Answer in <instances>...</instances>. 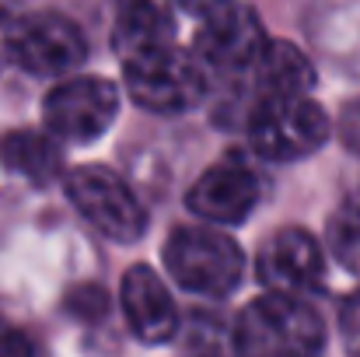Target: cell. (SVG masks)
I'll return each mask as SVG.
<instances>
[{"mask_svg":"<svg viewBox=\"0 0 360 357\" xmlns=\"http://www.w3.org/2000/svg\"><path fill=\"white\" fill-rule=\"evenodd\" d=\"M255 273L269 291L297 294L322 280L326 259H322L319 242L304 228H283L262 242V249L255 256Z\"/></svg>","mask_w":360,"mask_h":357,"instance_id":"cell-9","label":"cell"},{"mask_svg":"<svg viewBox=\"0 0 360 357\" xmlns=\"http://www.w3.org/2000/svg\"><path fill=\"white\" fill-rule=\"evenodd\" d=\"M245 77L255 95V106H262L276 99H304L315 84V67L294 42H266Z\"/></svg>","mask_w":360,"mask_h":357,"instance_id":"cell-12","label":"cell"},{"mask_svg":"<svg viewBox=\"0 0 360 357\" xmlns=\"http://www.w3.org/2000/svg\"><path fill=\"white\" fill-rule=\"evenodd\" d=\"M126 88L136 106L150 113H186L207 92V67L175 46H161L122 60Z\"/></svg>","mask_w":360,"mask_h":357,"instance_id":"cell-2","label":"cell"},{"mask_svg":"<svg viewBox=\"0 0 360 357\" xmlns=\"http://www.w3.org/2000/svg\"><path fill=\"white\" fill-rule=\"evenodd\" d=\"M0 165L28 182H49L60 175V147L42 137V133H32V130H14L4 137L0 144Z\"/></svg>","mask_w":360,"mask_h":357,"instance_id":"cell-14","label":"cell"},{"mask_svg":"<svg viewBox=\"0 0 360 357\" xmlns=\"http://www.w3.org/2000/svg\"><path fill=\"white\" fill-rule=\"evenodd\" d=\"M175 4H182L189 14H196V18H210L214 11H221L228 0H175Z\"/></svg>","mask_w":360,"mask_h":357,"instance_id":"cell-20","label":"cell"},{"mask_svg":"<svg viewBox=\"0 0 360 357\" xmlns=\"http://www.w3.org/2000/svg\"><path fill=\"white\" fill-rule=\"evenodd\" d=\"M4 53L28 74L56 77L88 56L81 28L63 14H25L4 28Z\"/></svg>","mask_w":360,"mask_h":357,"instance_id":"cell-5","label":"cell"},{"mask_svg":"<svg viewBox=\"0 0 360 357\" xmlns=\"http://www.w3.org/2000/svg\"><path fill=\"white\" fill-rule=\"evenodd\" d=\"M105 305H109V298H105L102 287H77V291L67 298V308H70L74 315H84V319H98V315L105 312Z\"/></svg>","mask_w":360,"mask_h":357,"instance_id":"cell-16","label":"cell"},{"mask_svg":"<svg viewBox=\"0 0 360 357\" xmlns=\"http://www.w3.org/2000/svg\"><path fill=\"white\" fill-rule=\"evenodd\" d=\"M122 315L136 340L143 344H165L179 330V308L161 284V277L150 266H129L120 287Z\"/></svg>","mask_w":360,"mask_h":357,"instance_id":"cell-11","label":"cell"},{"mask_svg":"<svg viewBox=\"0 0 360 357\" xmlns=\"http://www.w3.org/2000/svg\"><path fill=\"white\" fill-rule=\"evenodd\" d=\"M70 203L112 242H136L147 232V214L133 189L102 165H81L67 175Z\"/></svg>","mask_w":360,"mask_h":357,"instance_id":"cell-6","label":"cell"},{"mask_svg":"<svg viewBox=\"0 0 360 357\" xmlns=\"http://www.w3.org/2000/svg\"><path fill=\"white\" fill-rule=\"evenodd\" d=\"M165 266L186 291L224 298L238 287L245 256L238 242L217 228H179L165 242Z\"/></svg>","mask_w":360,"mask_h":357,"instance_id":"cell-3","label":"cell"},{"mask_svg":"<svg viewBox=\"0 0 360 357\" xmlns=\"http://www.w3.org/2000/svg\"><path fill=\"white\" fill-rule=\"evenodd\" d=\"M340 330H343V340H347V351L354 357H360V291H354L343 305V315H340Z\"/></svg>","mask_w":360,"mask_h":357,"instance_id":"cell-17","label":"cell"},{"mask_svg":"<svg viewBox=\"0 0 360 357\" xmlns=\"http://www.w3.org/2000/svg\"><path fill=\"white\" fill-rule=\"evenodd\" d=\"M329 137V116L322 106L304 99H276L252 109L248 140L252 151L266 161H297L319 151Z\"/></svg>","mask_w":360,"mask_h":357,"instance_id":"cell-4","label":"cell"},{"mask_svg":"<svg viewBox=\"0 0 360 357\" xmlns=\"http://www.w3.org/2000/svg\"><path fill=\"white\" fill-rule=\"evenodd\" d=\"M172 39H175V21L168 7L158 0H129L120 11L116 32H112V46L122 60L172 46Z\"/></svg>","mask_w":360,"mask_h":357,"instance_id":"cell-13","label":"cell"},{"mask_svg":"<svg viewBox=\"0 0 360 357\" xmlns=\"http://www.w3.org/2000/svg\"><path fill=\"white\" fill-rule=\"evenodd\" d=\"M326 344L319 312L297 294L269 291L245 305L235 322L238 357H315Z\"/></svg>","mask_w":360,"mask_h":357,"instance_id":"cell-1","label":"cell"},{"mask_svg":"<svg viewBox=\"0 0 360 357\" xmlns=\"http://www.w3.org/2000/svg\"><path fill=\"white\" fill-rule=\"evenodd\" d=\"M0 357H35L32 340H28L21 330L7 326L4 319H0Z\"/></svg>","mask_w":360,"mask_h":357,"instance_id":"cell-18","label":"cell"},{"mask_svg":"<svg viewBox=\"0 0 360 357\" xmlns=\"http://www.w3.org/2000/svg\"><path fill=\"white\" fill-rule=\"evenodd\" d=\"M4 18H7V0H0V25H4Z\"/></svg>","mask_w":360,"mask_h":357,"instance_id":"cell-21","label":"cell"},{"mask_svg":"<svg viewBox=\"0 0 360 357\" xmlns=\"http://www.w3.org/2000/svg\"><path fill=\"white\" fill-rule=\"evenodd\" d=\"M340 137L350 151L360 154V99H354L347 109H343V119H340Z\"/></svg>","mask_w":360,"mask_h":357,"instance_id":"cell-19","label":"cell"},{"mask_svg":"<svg viewBox=\"0 0 360 357\" xmlns=\"http://www.w3.org/2000/svg\"><path fill=\"white\" fill-rule=\"evenodd\" d=\"M120 113V92L105 77H74L46 95L42 116L53 137L70 144L98 140Z\"/></svg>","mask_w":360,"mask_h":357,"instance_id":"cell-7","label":"cell"},{"mask_svg":"<svg viewBox=\"0 0 360 357\" xmlns=\"http://www.w3.org/2000/svg\"><path fill=\"white\" fill-rule=\"evenodd\" d=\"M186 203L200 221L241 225L259 203V179H255V172H248L238 161L214 165L193 182Z\"/></svg>","mask_w":360,"mask_h":357,"instance_id":"cell-10","label":"cell"},{"mask_svg":"<svg viewBox=\"0 0 360 357\" xmlns=\"http://www.w3.org/2000/svg\"><path fill=\"white\" fill-rule=\"evenodd\" d=\"M329 249L336 252V259L350 273H360V189L333 214V221H329Z\"/></svg>","mask_w":360,"mask_h":357,"instance_id":"cell-15","label":"cell"},{"mask_svg":"<svg viewBox=\"0 0 360 357\" xmlns=\"http://www.w3.org/2000/svg\"><path fill=\"white\" fill-rule=\"evenodd\" d=\"M266 35L259 25V14L241 7V4H224L210 18H203L196 32V56L207 70H224V74H245L259 53L266 49Z\"/></svg>","mask_w":360,"mask_h":357,"instance_id":"cell-8","label":"cell"}]
</instances>
